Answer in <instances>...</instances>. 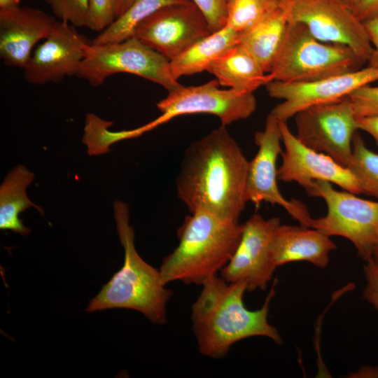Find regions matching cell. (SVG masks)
Instances as JSON below:
<instances>
[{"label": "cell", "instance_id": "1", "mask_svg": "<svg viewBox=\"0 0 378 378\" xmlns=\"http://www.w3.org/2000/svg\"><path fill=\"white\" fill-rule=\"evenodd\" d=\"M226 127L221 125L188 146L176 186L190 213L205 211L239 222L248 202V161Z\"/></svg>", "mask_w": 378, "mask_h": 378}, {"label": "cell", "instance_id": "2", "mask_svg": "<svg viewBox=\"0 0 378 378\" xmlns=\"http://www.w3.org/2000/svg\"><path fill=\"white\" fill-rule=\"evenodd\" d=\"M192 305L191 320L200 352L207 357L225 356L232 344L251 337H265L282 343L278 330L268 322L272 286L263 305L250 310L244 303V282H227L217 275L206 281Z\"/></svg>", "mask_w": 378, "mask_h": 378}, {"label": "cell", "instance_id": "3", "mask_svg": "<svg viewBox=\"0 0 378 378\" xmlns=\"http://www.w3.org/2000/svg\"><path fill=\"white\" fill-rule=\"evenodd\" d=\"M242 230L243 224L208 211L190 213L177 231L178 246L159 269L164 284L202 286L216 276L234 253Z\"/></svg>", "mask_w": 378, "mask_h": 378}, {"label": "cell", "instance_id": "4", "mask_svg": "<svg viewBox=\"0 0 378 378\" xmlns=\"http://www.w3.org/2000/svg\"><path fill=\"white\" fill-rule=\"evenodd\" d=\"M113 209L118 234L124 248V262L90 300L86 311L134 309L153 323L162 325L167 321V304L172 291L166 288L160 270L144 261L136 251L134 230L129 224L127 204L116 200Z\"/></svg>", "mask_w": 378, "mask_h": 378}, {"label": "cell", "instance_id": "5", "mask_svg": "<svg viewBox=\"0 0 378 378\" xmlns=\"http://www.w3.org/2000/svg\"><path fill=\"white\" fill-rule=\"evenodd\" d=\"M365 63L349 47L321 41L304 25L288 22L269 74L273 80L308 82L354 71Z\"/></svg>", "mask_w": 378, "mask_h": 378}, {"label": "cell", "instance_id": "6", "mask_svg": "<svg viewBox=\"0 0 378 378\" xmlns=\"http://www.w3.org/2000/svg\"><path fill=\"white\" fill-rule=\"evenodd\" d=\"M128 73L158 83L172 92L181 85L171 73L170 61L132 36L120 42L90 43L76 76L98 87L113 74Z\"/></svg>", "mask_w": 378, "mask_h": 378}, {"label": "cell", "instance_id": "7", "mask_svg": "<svg viewBox=\"0 0 378 378\" xmlns=\"http://www.w3.org/2000/svg\"><path fill=\"white\" fill-rule=\"evenodd\" d=\"M308 195L322 198L328 209L324 216L312 219L311 227L329 237L346 238L360 258L365 262L371 260L378 241V200H364L346 190H336L332 183L323 181H315Z\"/></svg>", "mask_w": 378, "mask_h": 378}, {"label": "cell", "instance_id": "8", "mask_svg": "<svg viewBox=\"0 0 378 378\" xmlns=\"http://www.w3.org/2000/svg\"><path fill=\"white\" fill-rule=\"evenodd\" d=\"M288 22L304 25L317 39L351 48L366 63L373 48L364 23L342 0H276Z\"/></svg>", "mask_w": 378, "mask_h": 378}, {"label": "cell", "instance_id": "9", "mask_svg": "<svg viewBox=\"0 0 378 378\" xmlns=\"http://www.w3.org/2000/svg\"><path fill=\"white\" fill-rule=\"evenodd\" d=\"M294 118L295 136L302 144L348 167L353 139L358 130L348 97L304 108Z\"/></svg>", "mask_w": 378, "mask_h": 378}, {"label": "cell", "instance_id": "10", "mask_svg": "<svg viewBox=\"0 0 378 378\" xmlns=\"http://www.w3.org/2000/svg\"><path fill=\"white\" fill-rule=\"evenodd\" d=\"M216 79L202 85H181L168 92L157 104L162 115L148 124L150 130L175 117L192 113H208L217 116L221 125H228L250 117L257 107L253 93H245L229 88H219Z\"/></svg>", "mask_w": 378, "mask_h": 378}, {"label": "cell", "instance_id": "11", "mask_svg": "<svg viewBox=\"0 0 378 378\" xmlns=\"http://www.w3.org/2000/svg\"><path fill=\"white\" fill-rule=\"evenodd\" d=\"M254 141L258 147L251 161H248L246 197L255 206L262 202L283 207L301 225L311 227L312 218L306 206L299 201H288L281 193L277 185L276 160L281 154V134L279 120L268 114L262 131L255 134Z\"/></svg>", "mask_w": 378, "mask_h": 378}, {"label": "cell", "instance_id": "12", "mask_svg": "<svg viewBox=\"0 0 378 378\" xmlns=\"http://www.w3.org/2000/svg\"><path fill=\"white\" fill-rule=\"evenodd\" d=\"M211 33L206 18L190 1L160 9L137 25L133 36L171 61Z\"/></svg>", "mask_w": 378, "mask_h": 378}, {"label": "cell", "instance_id": "13", "mask_svg": "<svg viewBox=\"0 0 378 378\" xmlns=\"http://www.w3.org/2000/svg\"><path fill=\"white\" fill-rule=\"evenodd\" d=\"M378 80V67L368 66L312 81L284 83L272 80L265 87L270 97L282 100L271 111L286 121L308 107L348 97L355 90Z\"/></svg>", "mask_w": 378, "mask_h": 378}, {"label": "cell", "instance_id": "14", "mask_svg": "<svg viewBox=\"0 0 378 378\" xmlns=\"http://www.w3.org/2000/svg\"><path fill=\"white\" fill-rule=\"evenodd\" d=\"M279 217L265 219L258 214L243 223L239 243L221 270L220 276L227 282H244L248 291L265 290L276 268L270 253L274 231L281 224Z\"/></svg>", "mask_w": 378, "mask_h": 378}, {"label": "cell", "instance_id": "15", "mask_svg": "<svg viewBox=\"0 0 378 378\" xmlns=\"http://www.w3.org/2000/svg\"><path fill=\"white\" fill-rule=\"evenodd\" d=\"M284 151L282 163L277 169L279 181L296 182L309 195L315 181L335 184L356 195L363 193L360 185L349 169L330 156L302 144L290 130L287 122L279 120Z\"/></svg>", "mask_w": 378, "mask_h": 378}, {"label": "cell", "instance_id": "16", "mask_svg": "<svg viewBox=\"0 0 378 378\" xmlns=\"http://www.w3.org/2000/svg\"><path fill=\"white\" fill-rule=\"evenodd\" d=\"M90 43L75 26L57 21L23 69L24 79L31 84L43 85L76 76Z\"/></svg>", "mask_w": 378, "mask_h": 378}, {"label": "cell", "instance_id": "17", "mask_svg": "<svg viewBox=\"0 0 378 378\" xmlns=\"http://www.w3.org/2000/svg\"><path fill=\"white\" fill-rule=\"evenodd\" d=\"M57 22L30 7L0 10V57L4 64L24 69L35 44L50 35Z\"/></svg>", "mask_w": 378, "mask_h": 378}, {"label": "cell", "instance_id": "18", "mask_svg": "<svg viewBox=\"0 0 378 378\" xmlns=\"http://www.w3.org/2000/svg\"><path fill=\"white\" fill-rule=\"evenodd\" d=\"M336 248L330 237L317 229L303 225L281 223L274 231L270 253L275 266L297 261H306L319 268L329 262V255Z\"/></svg>", "mask_w": 378, "mask_h": 378}, {"label": "cell", "instance_id": "19", "mask_svg": "<svg viewBox=\"0 0 378 378\" xmlns=\"http://www.w3.org/2000/svg\"><path fill=\"white\" fill-rule=\"evenodd\" d=\"M206 71L216 77L220 85L245 93H253L273 80L239 44L212 62Z\"/></svg>", "mask_w": 378, "mask_h": 378}, {"label": "cell", "instance_id": "20", "mask_svg": "<svg viewBox=\"0 0 378 378\" xmlns=\"http://www.w3.org/2000/svg\"><path fill=\"white\" fill-rule=\"evenodd\" d=\"M288 25L286 16L278 5L251 27L239 33V44L254 57L266 74L270 72Z\"/></svg>", "mask_w": 378, "mask_h": 378}, {"label": "cell", "instance_id": "21", "mask_svg": "<svg viewBox=\"0 0 378 378\" xmlns=\"http://www.w3.org/2000/svg\"><path fill=\"white\" fill-rule=\"evenodd\" d=\"M239 33L227 26L199 40L170 61L173 78L206 71L210 64L239 44Z\"/></svg>", "mask_w": 378, "mask_h": 378}, {"label": "cell", "instance_id": "22", "mask_svg": "<svg viewBox=\"0 0 378 378\" xmlns=\"http://www.w3.org/2000/svg\"><path fill=\"white\" fill-rule=\"evenodd\" d=\"M34 174L24 166L14 167L5 177L0 186V229L8 230L24 236L31 232L19 215L27 209L34 206L41 214V207L34 204L27 197V187L32 183Z\"/></svg>", "mask_w": 378, "mask_h": 378}, {"label": "cell", "instance_id": "23", "mask_svg": "<svg viewBox=\"0 0 378 378\" xmlns=\"http://www.w3.org/2000/svg\"><path fill=\"white\" fill-rule=\"evenodd\" d=\"M191 0H135L130 8L92 41L99 45L122 41L133 36L137 25L160 9Z\"/></svg>", "mask_w": 378, "mask_h": 378}, {"label": "cell", "instance_id": "24", "mask_svg": "<svg viewBox=\"0 0 378 378\" xmlns=\"http://www.w3.org/2000/svg\"><path fill=\"white\" fill-rule=\"evenodd\" d=\"M358 181L363 193L378 200V154L369 149L358 132L352 143V156L348 165Z\"/></svg>", "mask_w": 378, "mask_h": 378}, {"label": "cell", "instance_id": "25", "mask_svg": "<svg viewBox=\"0 0 378 378\" xmlns=\"http://www.w3.org/2000/svg\"><path fill=\"white\" fill-rule=\"evenodd\" d=\"M111 124L112 122L104 121L94 114L87 115L83 142L88 146L90 155L107 153L110 150L109 146L113 143L139 136L146 132L143 126L132 130L112 132L107 130Z\"/></svg>", "mask_w": 378, "mask_h": 378}, {"label": "cell", "instance_id": "26", "mask_svg": "<svg viewBox=\"0 0 378 378\" xmlns=\"http://www.w3.org/2000/svg\"><path fill=\"white\" fill-rule=\"evenodd\" d=\"M277 6L276 0H229L225 26L241 33Z\"/></svg>", "mask_w": 378, "mask_h": 378}, {"label": "cell", "instance_id": "27", "mask_svg": "<svg viewBox=\"0 0 378 378\" xmlns=\"http://www.w3.org/2000/svg\"><path fill=\"white\" fill-rule=\"evenodd\" d=\"M59 20L76 27H85L89 0H45Z\"/></svg>", "mask_w": 378, "mask_h": 378}, {"label": "cell", "instance_id": "28", "mask_svg": "<svg viewBox=\"0 0 378 378\" xmlns=\"http://www.w3.org/2000/svg\"><path fill=\"white\" fill-rule=\"evenodd\" d=\"M118 0H89L85 27L102 31L116 19Z\"/></svg>", "mask_w": 378, "mask_h": 378}, {"label": "cell", "instance_id": "29", "mask_svg": "<svg viewBox=\"0 0 378 378\" xmlns=\"http://www.w3.org/2000/svg\"><path fill=\"white\" fill-rule=\"evenodd\" d=\"M348 98L357 119L378 114V86L370 84L362 86L352 92Z\"/></svg>", "mask_w": 378, "mask_h": 378}, {"label": "cell", "instance_id": "30", "mask_svg": "<svg viewBox=\"0 0 378 378\" xmlns=\"http://www.w3.org/2000/svg\"><path fill=\"white\" fill-rule=\"evenodd\" d=\"M202 12L211 32L216 31L226 24L229 0H191Z\"/></svg>", "mask_w": 378, "mask_h": 378}, {"label": "cell", "instance_id": "31", "mask_svg": "<svg viewBox=\"0 0 378 378\" xmlns=\"http://www.w3.org/2000/svg\"><path fill=\"white\" fill-rule=\"evenodd\" d=\"M364 274L365 286L363 297L378 311V269L372 260L365 262Z\"/></svg>", "mask_w": 378, "mask_h": 378}, {"label": "cell", "instance_id": "32", "mask_svg": "<svg viewBox=\"0 0 378 378\" xmlns=\"http://www.w3.org/2000/svg\"><path fill=\"white\" fill-rule=\"evenodd\" d=\"M354 14L363 22L378 20V0H360Z\"/></svg>", "mask_w": 378, "mask_h": 378}, {"label": "cell", "instance_id": "33", "mask_svg": "<svg viewBox=\"0 0 378 378\" xmlns=\"http://www.w3.org/2000/svg\"><path fill=\"white\" fill-rule=\"evenodd\" d=\"M363 23L373 48L367 66L378 67V20H368Z\"/></svg>", "mask_w": 378, "mask_h": 378}, {"label": "cell", "instance_id": "34", "mask_svg": "<svg viewBox=\"0 0 378 378\" xmlns=\"http://www.w3.org/2000/svg\"><path fill=\"white\" fill-rule=\"evenodd\" d=\"M358 130L369 134L378 145V114L357 119Z\"/></svg>", "mask_w": 378, "mask_h": 378}, {"label": "cell", "instance_id": "35", "mask_svg": "<svg viewBox=\"0 0 378 378\" xmlns=\"http://www.w3.org/2000/svg\"><path fill=\"white\" fill-rule=\"evenodd\" d=\"M349 377L352 378H378V365H363L351 372Z\"/></svg>", "mask_w": 378, "mask_h": 378}, {"label": "cell", "instance_id": "36", "mask_svg": "<svg viewBox=\"0 0 378 378\" xmlns=\"http://www.w3.org/2000/svg\"><path fill=\"white\" fill-rule=\"evenodd\" d=\"M134 1L135 0H118L116 10V19L127 10Z\"/></svg>", "mask_w": 378, "mask_h": 378}, {"label": "cell", "instance_id": "37", "mask_svg": "<svg viewBox=\"0 0 378 378\" xmlns=\"http://www.w3.org/2000/svg\"><path fill=\"white\" fill-rule=\"evenodd\" d=\"M20 0H0V10H11L20 6Z\"/></svg>", "mask_w": 378, "mask_h": 378}, {"label": "cell", "instance_id": "38", "mask_svg": "<svg viewBox=\"0 0 378 378\" xmlns=\"http://www.w3.org/2000/svg\"><path fill=\"white\" fill-rule=\"evenodd\" d=\"M342 1L354 13V11L360 0H342Z\"/></svg>", "mask_w": 378, "mask_h": 378}, {"label": "cell", "instance_id": "39", "mask_svg": "<svg viewBox=\"0 0 378 378\" xmlns=\"http://www.w3.org/2000/svg\"><path fill=\"white\" fill-rule=\"evenodd\" d=\"M371 260L378 269V241L376 243L373 248Z\"/></svg>", "mask_w": 378, "mask_h": 378}]
</instances>
